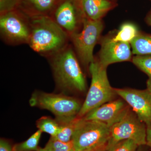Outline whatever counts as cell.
<instances>
[{
  "instance_id": "2",
  "label": "cell",
  "mask_w": 151,
  "mask_h": 151,
  "mask_svg": "<svg viewBox=\"0 0 151 151\" xmlns=\"http://www.w3.org/2000/svg\"><path fill=\"white\" fill-rule=\"evenodd\" d=\"M50 56L52 57V67L58 86L65 90L84 92L86 81L71 47L67 45Z\"/></svg>"
},
{
  "instance_id": "9",
  "label": "cell",
  "mask_w": 151,
  "mask_h": 151,
  "mask_svg": "<svg viewBox=\"0 0 151 151\" xmlns=\"http://www.w3.org/2000/svg\"><path fill=\"white\" fill-rule=\"evenodd\" d=\"M51 17L69 36L78 32L84 17L80 0H60Z\"/></svg>"
},
{
  "instance_id": "16",
  "label": "cell",
  "mask_w": 151,
  "mask_h": 151,
  "mask_svg": "<svg viewBox=\"0 0 151 151\" xmlns=\"http://www.w3.org/2000/svg\"><path fill=\"white\" fill-rule=\"evenodd\" d=\"M130 45L133 54L151 55V35L139 32Z\"/></svg>"
},
{
  "instance_id": "14",
  "label": "cell",
  "mask_w": 151,
  "mask_h": 151,
  "mask_svg": "<svg viewBox=\"0 0 151 151\" xmlns=\"http://www.w3.org/2000/svg\"><path fill=\"white\" fill-rule=\"evenodd\" d=\"M60 0H22L20 8L29 16L51 14Z\"/></svg>"
},
{
  "instance_id": "29",
  "label": "cell",
  "mask_w": 151,
  "mask_h": 151,
  "mask_svg": "<svg viewBox=\"0 0 151 151\" xmlns=\"http://www.w3.org/2000/svg\"><path fill=\"white\" fill-rule=\"evenodd\" d=\"M100 150H84L83 151H98Z\"/></svg>"
},
{
  "instance_id": "21",
  "label": "cell",
  "mask_w": 151,
  "mask_h": 151,
  "mask_svg": "<svg viewBox=\"0 0 151 151\" xmlns=\"http://www.w3.org/2000/svg\"><path fill=\"white\" fill-rule=\"evenodd\" d=\"M45 148L49 151H72L74 150L72 140L68 142H65L52 137Z\"/></svg>"
},
{
  "instance_id": "1",
  "label": "cell",
  "mask_w": 151,
  "mask_h": 151,
  "mask_svg": "<svg viewBox=\"0 0 151 151\" xmlns=\"http://www.w3.org/2000/svg\"><path fill=\"white\" fill-rule=\"evenodd\" d=\"M29 17L31 33L28 43L33 50L51 56L67 46L69 35L51 17L36 15Z\"/></svg>"
},
{
  "instance_id": "4",
  "label": "cell",
  "mask_w": 151,
  "mask_h": 151,
  "mask_svg": "<svg viewBox=\"0 0 151 151\" xmlns=\"http://www.w3.org/2000/svg\"><path fill=\"white\" fill-rule=\"evenodd\" d=\"M110 137V127L107 125L82 118L72 138L73 149L75 151L107 150Z\"/></svg>"
},
{
  "instance_id": "23",
  "label": "cell",
  "mask_w": 151,
  "mask_h": 151,
  "mask_svg": "<svg viewBox=\"0 0 151 151\" xmlns=\"http://www.w3.org/2000/svg\"><path fill=\"white\" fill-rule=\"evenodd\" d=\"M21 3L22 0H0L1 15L18 9Z\"/></svg>"
},
{
  "instance_id": "20",
  "label": "cell",
  "mask_w": 151,
  "mask_h": 151,
  "mask_svg": "<svg viewBox=\"0 0 151 151\" xmlns=\"http://www.w3.org/2000/svg\"><path fill=\"white\" fill-rule=\"evenodd\" d=\"M42 132L39 129L27 140L14 145L13 151H38L40 148L38 145Z\"/></svg>"
},
{
  "instance_id": "32",
  "label": "cell",
  "mask_w": 151,
  "mask_h": 151,
  "mask_svg": "<svg viewBox=\"0 0 151 151\" xmlns=\"http://www.w3.org/2000/svg\"><path fill=\"white\" fill-rule=\"evenodd\" d=\"M150 1H151V0H150Z\"/></svg>"
},
{
  "instance_id": "28",
  "label": "cell",
  "mask_w": 151,
  "mask_h": 151,
  "mask_svg": "<svg viewBox=\"0 0 151 151\" xmlns=\"http://www.w3.org/2000/svg\"><path fill=\"white\" fill-rule=\"evenodd\" d=\"M38 151H49L47 150V149H45V148H40L38 150Z\"/></svg>"
},
{
  "instance_id": "25",
  "label": "cell",
  "mask_w": 151,
  "mask_h": 151,
  "mask_svg": "<svg viewBox=\"0 0 151 151\" xmlns=\"http://www.w3.org/2000/svg\"><path fill=\"white\" fill-rule=\"evenodd\" d=\"M147 145L150 148L151 151V126L147 127V137H146Z\"/></svg>"
},
{
  "instance_id": "3",
  "label": "cell",
  "mask_w": 151,
  "mask_h": 151,
  "mask_svg": "<svg viewBox=\"0 0 151 151\" xmlns=\"http://www.w3.org/2000/svg\"><path fill=\"white\" fill-rule=\"evenodd\" d=\"M89 67L92 81L86 99L77 115L79 118L84 117L93 109L112 101L116 94L108 80L107 68L95 60Z\"/></svg>"
},
{
  "instance_id": "8",
  "label": "cell",
  "mask_w": 151,
  "mask_h": 151,
  "mask_svg": "<svg viewBox=\"0 0 151 151\" xmlns=\"http://www.w3.org/2000/svg\"><path fill=\"white\" fill-rule=\"evenodd\" d=\"M0 29L3 37L9 43H28L31 33L29 17L18 9L1 14Z\"/></svg>"
},
{
  "instance_id": "6",
  "label": "cell",
  "mask_w": 151,
  "mask_h": 151,
  "mask_svg": "<svg viewBox=\"0 0 151 151\" xmlns=\"http://www.w3.org/2000/svg\"><path fill=\"white\" fill-rule=\"evenodd\" d=\"M29 104L32 107L48 110L58 118L76 116L82 106L80 102L73 97L40 91L33 93Z\"/></svg>"
},
{
  "instance_id": "22",
  "label": "cell",
  "mask_w": 151,
  "mask_h": 151,
  "mask_svg": "<svg viewBox=\"0 0 151 151\" xmlns=\"http://www.w3.org/2000/svg\"><path fill=\"white\" fill-rule=\"evenodd\" d=\"M139 147L134 141L127 139L116 143L107 151H137Z\"/></svg>"
},
{
  "instance_id": "7",
  "label": "cell",
  "mask_w": 151,
  "mask_h": 151,
  "mask_svg": "<svg viewBox=\"0 0 151 151\" xmlns=\"http://www.w3.org/2000/svg\"><path fill=\"white\" fill-rule=\"evenodd\" d=\"M110 134L107 150L116 143L127 139L134 141L139 146L147 145V126L130 111L110 127Z\"/></svg>"
},
{
  "instance_id": "27",
  "label": "cell",
  "mask_w": 151,
  "mask_h": 151,
  "mask_svg": "<svg viewBox=\"0 0 151 151\" xmlns=\"http://www.w3.org/2000/svg\"><path fill=\"white\" fill-rule=\"evenodd\" d=\"M145 145L139 146L137 151H147V150L145 148Z\"/></svg>"
},
{
  "instance_id": "17",
  "label": "cell",
  "mask_w": 151,
  "mask_h": 151,
  "mask_svg": "<svg viewBox=\"0 0 151 151\" xmlns=\"http://www.w3.org/2000/svg\"><path fill=\"white\" fill-rule=\"evenodd\" d=\"M139 32L137 27L134 24L125 23L121 26L116 35L113 37V39L116 42L130 43Z\"/></svg>"
},
{
  "instance_id": "11",
  "label": "cell",
  "mask_w": 151,
  "mask_h": 151,
  "mask_svg": "<svg viewBox=\"0 0 151 151\" xmlns=\"http://www.w3.org/2000/svg\"><path fill=\"white\" fill-rule=\"evenodd\" d=\"M101 48L98 62L103 67L116 63L130 61L132 59L130 43L113 40V37H107L100 41Z\"/></svg>"
},
{
  "instance_id": "12",
  "label": "cell",
  "mask_w": 151,
  "mask_h": 151,
  "mask_svg": "<svg viewBox=\"0 0 151 151\" xmlns=\"http://www.w3.org/2000/svg\"><path fill=\"white\" fill-rule=\"evenodd\" d=\"M126 103L121 99L112 100L93 109L82 118L85 120L100 122L111 127L130 111L129 105Z\"/></svg>"
},
{
  "instance_id": "10",
  "label": "cell",
  "mask_w": 151,
  "mask_h": 151,
  "mask_svg": "<svg viewBox=\"0 0 151 151\" xmlns=\"http://www.w3.org/2000/svg\"><path fill=\"white\" fill-rule=\"evenodd\" d=\"M114 90L116 94L132 108L140 121L147 127L151 126V92L150 90L130 88L114 89Z\"/></svg>"
},
{
  "instance_id": "26",
  "label": "cell",
  "mask_w": 151,
  "mask_h": 151,
  "mask_svg": "<svg viewBox=\"0 0 151 151\" xmlns=\"http://www.w3.org/2000/svg\"><path fill=\"white\" fill-rule=\"evenodd\" d=\"M145 21L147 24L151 27V12L146 17Z\"/></svg>"
},
{
  "instance_id": "24",
  "label": "cell",
  "mask_w": 151,
  "mask_h": 151,
  "mask_svg": "<svg viewBox=\"0 0 151 151\" xmlns=\"http://www.w3.org/2000/svg\"><path fill=\"white\" fill-rule=\"evenodd\" d=\"M0 151H13L10 144L6 141L1 139L0 141Z\"/></svg>"
},
{
  "instance_id": "30",
  "label": "cell",
  "mask_w": 151,
  "mask_h": 151,
  "mask_svg": "<svg viewBox=\"0 0 151 151\" xmlns=\"http://www.w3.org/2000/svg\"><path fill=\"white\" fill-rule=\"evenodd\" d=\"M98 151H107L106 149H103V150H100Z\"/></svg>"
},
{
  "instance_id": "19",
  "label": "cell",
  "mask_w": 151,
  "mask_h": 151,
  "mask_svg": "<svg viewBox=\"0 0 151 151\" xmlns=\"http://www.w3.org/2000/svg\"><path fill=\"white\" fill-rule=\"evenodd\" d=\"M132 61L134 65L148 76L147 89L151 92V55H136L132 58Z\"/></svg>"
},
{
  "instance_id": "5",
  "label": "cell",
  "mask_w": 151,
  "mask_h": 151,
  "mask_svg": "<svg viewBox=\"0 0 151 151\" xmlns=\"http://www.w3.org/2000/svg\"><path fill=\"white\" fill-rule=\"evenodd\" d=\"M82 26L81 31L73 33L69 37L81 62L89 66L94 61V47L100 41L104 25L102 20H92L84 18Z\"/></svg>"
},
{
  "instance_id": "13",
  "label": "cell",
  "mask_w": 151,
  "mask_h": 151,
  "mask_svg": "<svg viewBox=\"0 0 151 151\" xmlns=\"http://www.w3.org/2000/svg\"><path fill=\"white\" fill-rule=\"evenodd\" d=\"M84 17L92 20H101L114 5L109 0H80Z\"/></svg>"
},
{
  "instance_id": "15",
  "label": "cell",
  "mask_w": 151,
  "mask_h": 151,
  "mask_svg": "<svg viewBox=\"0 0 151 151\" xmlns=\"http://www.w3.org/2000/svg\"><path fill=\"white\" fill-rule=\"evenodd\" d=\"M82 118L77 116L67 118H56L57 121L60 125V129L59 133L54 137L65 142L72 140L76 130Z\"/></svg>"
},
{
  "instance_id": "18",
  "label": "cell",
  "mask_w": 151,
  "mask_h": 151,
  "mask_svg": "<svg viewBox=\"0 0 151 151\" xmlns=\"http://www.w3.org/2000/svg\"><path fill=\"white\" fill-rule=\"evenodd\" d=\"M37 127L42 132L47 133L51 137H55L60 130V125L56 119L48 116H43L37 121Z\"/></svg>"
},
{
  "instance_id": "31",
  "label": "cell",
  "mask_w": 151,
  "mask_h": 151,
  "mask_svg": "<svg viewBox=\"0 0 151 151\" xmlns=\"http://www.w3.org/2000/svg\"><path fill=\"white\" fill-rule=\"evenodd\" d=\"M72 151H74V150H72Z\"/></svg>"
}]
</instances>
